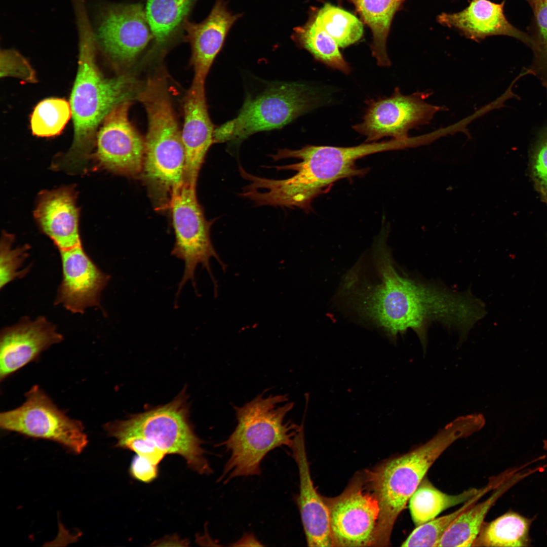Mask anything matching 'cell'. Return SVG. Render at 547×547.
I'll use <instances>...</instances> for the list:
<instances>
[{"mask_svg": "<svg viewBox=\"0 0 547 547\" xmlns=\"http://www.w3.org/2000/svg\"><path fill=\"white\" fill-rule=\"evenodd\" d=\"M405 147L404 141L392 139L380 142H366L351 147L306 145L299 149H284L271 157L300 160L293 164L278 166V170H292L296 173L284 179L262 178L248 172L249 182L243 196L258 206L297 207L308 210L312 201L339 180L361 176L367 170L356 165L358 159L382 151Z\"/></svg>", "mask_w": 547, "mask_h": 547, "instance_id": "cell-1", "label": "cell"}, {"mask_svg": "<svg viewBox=\"0 0 547 547\" xmlns=\"http://www.w3.org/2000/svg\"><path fill=\"white\" fill-rule=\"evenodd\" d=\"M286 395H259L235 407L237 425L221 443L230 454L219 481L258 475L266 455L282 446L290 447L299 427L285 420L294 404Z\"/></svg>", "mask_w": 547, "mask_h": 547, "instance_id": "cell-2", "label": "cell"}, {"mask_svg": "<svg viewBox=\"0 0 547 547\" xmlns=\"http://www.w3.org/2000/svg\"><path fill=\"white\" fill-rule=\"evenodd\" d=\"M91 35L81 42L76 76L70 100L74 124V140L61 163L68 170H84L88 164L92 139L97 127L121 103L137 95L135 81L129 76L104 77L94 56Z\"/></svg>", "mask_w": 547, "mask_h": 547, "instance_id": "cell-3", "label": "cell"}, {"mask_svg": "<svg viewBox=\"0 0 547 547\" xmlns=\"http://www.w3.org/2000/svg\"><path fill=\"white\" fill-rule=\"evenodd\" d=\"M464 436L462 427L452 421L426 443L390 459L368 475L380 507L377 527L379 542H390L396 520L430 467L451 444Z\"/></svg>", "mask_w": 547, "mask_h": 547, "instance_id": "cell-4", "label": "cell"}, {"mask_svg": "<svg viewBox=\"0 0 547 547\" xmlns=\"http://www.w3.org/2000/svg\"><path fill=\"white\" fill-rule=\"evenodd\" d=\"M137 98L148 119L142 168L144 176L150 182L172 191L183 182L185 155L166 83H148Z\"/></svg>", "mask_w": 547, "mask_h": 547, "instance_id": "cell-5", "label": "cell"}, {"mask_svg": "<svg viewBox=\"0 0 547 547\" xmlns=\"http://www.w3.org/2000/svg\"><path fill=\"white\" fill-rule=\"evenodd\" d=\"M184 394L172 402L127 420L108 422V434L115 438L139 435L153 442L166 454H178L190 468L199 474L208 475L212 469L205 458L202 441L196 436L188 421V408Z\"/></svg>", "mask_w": 547, "mask_h": 547, "instance_id": "cell-6", "label": "cell"}, {"mask_svg": "<svg viewBox=\"0 0 547 547\" xmlns=\"http://www.w3.org/2000/svg\"><path fill=\"white\" fill-rule=\"evenodd\" d=\"M319 97L303 84L274 85L247 98L235 118L215 129L214 142H238L258 132L280 128L318 105Z\"/></svg>", "mask_w": 547, "mask_h": 547, "instance_id": "cell-7", "label": "cell"}, {"mask_svg": "<svg viewBox=\"0 0 547 547\" xmlns=\"http://www.w3.org/2000/svg\"><path fill=\"white\" fill-rule=\"evenodd\" d=\"M196 186L183 181L171 192L170 207L175 235L171 254L184 262L182 277L177 295L190 282L196 289V271L199 265L205 268L216 289L210 260L214 258L225 267L214 249L210 238V224L205 218L196 196Z\"/></svg>", "mask_w": 547, "mask_h": 547, "instance_id": "cell-8", "label": "cell"}, {"mask_svg": "<svg viewBox=\"0 0 547 547\" xmlns=\"http://www.w3.org/2000/svg\"><path fill=\"white\" fill-rule=\"evenodd\" d=\"M90 5L91 32L94 41L115 61L132 62L152 39L140 4L92 1Z\"/></svg>", "mask_w": 547, "mask_h": 547, "instance_id": "cell-9", "label": "cell"}, {"mask_svg": "<svg viewBox=\"0 0 547 547\" xmlns=\"http://www.w3.org/2000/svg\"><path fill=\"white\" fill-rule=\"evenodd\" d=\"M25 397L21 406L1 413L2 429L53 441L75 454L83 452L88 440L81 422L67 416L37 385Z\"/></svg>", "mask_w": 547, "mask_h": 547, "instance_id": "cell-10", "label": "cell"}, {"mask_svg": "<svg viewBox=\"0 0 547 547\" xmlns=\"http://www.w3.org/2000/svg\"><path fill=\"white\" fill-rule=\"evenodd\" d=\"M430 95L429 92H416L405 95L397 87L389 97L367 101L362 122L353 128L366 136V142L388 136L408 140L410 130L429 124L436 113L443 109L426 101Z\"/></svg>", "mask_w": 547, "mask_h": 547, "instance_id": "cell-11", "label": "cell"}, {"mask_svg": "<svg viewBox=\"0 0 547 547\" xmlns=\"http://www.w3.org/2000/svg\"><path fill=\"white\" fill-rule=\"evenodd\" d=\"M327 505L332 546H375L380 507L373 492L355 483Z\"/></svg>", "mask_w": 547, "mask_h": 547, "instance_id": "cell-12", "label": "cell"}, {"mask_svg": "<svg viewBox=\"0 0 547 547\" xmlns=\"http://www.w3.org/2000/svg\"><path fill=\"white\" fill-rule=\"evenodd\" d=\"M131 101L114 108L104 119L94 158L98 166L118 174L134 175L143 168L145 142L129 121Z\"/></svg>", "mask_w": 547, "mask_h": 547, "instance_id": "cell-13", "label": "cell"}, {"mask_svg": "<svg viewBox=\"0 0 547 547\" xmlns=\"http://www.w3.org/2000/svg\"><path fill=\"white\" fill-rule=\"evenodd\" d=\"M62 280L55 304L72 313H84L100 305L101 293L110 280L84 251L82 244L60 250Z\"/></svg>", "mask_w": 547, "mask_h": 547, "instance_id": "cell-14", "label": "cell"}, {"mask_svg": "<svg viewBox=\"0 0 547 547\" xmlns=\"http://www.w3.org/2000/svg\"><path fill=\"white\" fill-rule=\"evenodd\" d=\"M63 339L45 317H24L2 330L0 335V379L3 381L53 344Z\"/></svg>", "mask_w": 547, "mask_h": 547, "instance_id": "cell-15", "label": "cell"}, {"mask_svg": "<svg viewBox=\"0 0 547 547\" xmlns=\"http://www.w3.org/2000/svg\"><path fill=\"white\" fill-rule=\"evenodd\" d=\"M204 83L193 79L184 100L181 131L185 155L183 181L194 186L205 155L214 142L215 129L208 112Z\"/></svg>", "mask_w": 547, "mask_h": 547, "instance_id": "cell-16", "label": "cell"}, {"mask_svg": "<svg viewBox=\"0 0 547 547\" xmlns=\"http://www.w3.org/2000/svg\"><path fill=\"white\" fill-rule=\"evenodd\" d=\"M299 476L297 497L308 546H332L329 514L324 500L318 493L311 478L306 452L303 425L299 426L290 447Z\"/></svg>", "mask_w": 547, "mask_h": 547, "instance_id": "cell-17", "label": "cell"}, {"mask_svg": "<svg viewBox=\"0 0 547 547\" xmlns=\"http://www.w3.org/2000/svg\"><path fill=\"white\" fill-rule=\"evenodd\" d=\"M231 12L225 0H216L207 17L199 23L187 20L183 30L191 49L194 80L205 82L233 25L241 17Z\"/></svg>", "mask_w": 547, "mask_h": 547, "instance_id": "cell-18", "label": "cell"}, {"mask_svg": "<svg viewBox=\"0 0 547 547\" xmlns=\"http://www.w3.org/2000/svg\"><path fill=\"white\" fill-rule=\"evenodd\" d=\"M72 186L45 191L40 194L34 216L41 229L60 250L81 244L79 210Z\"/></svg>", "mask_w": 547, "mask_h": 547, "instance_id": "cell-19", "label": "cell"}, {"mask_svg": "<svg viewBox=\"0 0 547 547\" xmlns=\"http://www.w3.org/2000/svg\"><path fill=\"white\" fill-rule=\"evenodd\" d=\"M504 2L495 3L489 0H472L468 6L461 12L442 13L438 17L442 25L455 28L465 36L478 41L494 35L513 37L531 48L532 37L513 26L503 13Z\"/></svg>", "mask_w": 547, "mask_h": 547, "instance_id": "cell-20", "label": "cell"}, {"mask_svg": "<svg viewBox=\"0 0 547 547\" xmlns=\"http://www.w3.org/2000/svg\"><path fill=\"white\" fill-rule=\"evenodd\" d=\"M535 471L534 469L515 474L493 490L486 500L476 503L463 513L445 532L438 546H472L487 514L498 499L516 483Z\"/></svg>", "mask_w": 547, "mask_h": 547, "instance_id": "cell-21", "label": "cell"}, {"mask_svg": "<svg viewBox=\"0 0 547 547\" xmlns=\"http://www.w3.org/2000/svg\"><path fill=\"white\" fill-rule=\"evenodd\" d=\"M533 520L509 511L489 522L484 521L472 546H529Z\"/></svg>", "mask_w": 547, "mask_h": 547, "instance_id": "cell-22", "label": "cell"}, {"mask_svg": "<svg viewBox=\"0 0 547 547\" xmlns=\"http://www.w3.org/2000/svg\"><path fill=\"white\" fill-rule=\"evenodd\" d=\"M197 0H147L145 14L155 45L162 47L183 29Z\"/></svg>", "mask_w": 547, "mask_h": 547, "instance_id": "cell-23", "label": "cell"}, {"mask_svg": "<svg viewBox=\"0 0 547 547\" xmlns=\"http://www.w3.org/2000/svg\"><path fill=\"white\" fill-rule=\"evenodd\" d=\"M405 0H352L373 34L371 49L380 66H389L386 40L395 14Z\"/></svg>", "mask_w": 547, "mask_h": 547, "instance_id": "cell-24", "label": "cell"}, {"mask_svg": "<svg viewBox=\"0 0 547 547\" xmlns=\"http://www.w3.org/2000/svg\"><path fill=\"white\" fill-rule=\"evenodd\" d=\"M479 490L471 488L458 494H448L437 488L425 476L409 500L414 524L417 526L435 519L445 510L464 503Z\"/></svg>", "mask_w": 547, "mask_h": 547, "instance_id": "cell-25", "label": "cell"}, {"mask_svg": "<svg viewBox=\"0 0 547 547\" xmlns=\"http://www.w3.org/2000/svg\"><path fill=\"white\" fill-rule=\"evenodd\" d=\"M292 38L301 48L307 51L316 60L348 74L351 67L344 58L335 41L310 16L303 25L293 29Z\"/></svg>", "mask_w": 547, "mask_h": 547, "instance_id": "cell-26", "label": "cell"}, {"mask_svg": "<svg viewBox=\"0 0 547 547\" xmlns=\"http://www.w3.org/2000/svg\"><path fill=\"white\" fill-rule=\"evenodd\" d=\"M508 478V474L505 471L490 478L486 486L479 489L476 495L463 503L457 510L416 526L401 546H438L439 542L445 532L460 515L477 503L486 494L498 487Z\"/></svg>", "mask_w": 547, "mask_h": 547, "instance_id": "cell-27", "label": "cell"}, {"mask_svg": "<svg viewBox=\"0 0 547 547\" xmlns=\"http://www.w3.org/2000/svg\"><path fill=\"white\" fill-rule=\"evenodd\" d=\"M311 16L339 47L343 48L353 45L363 36V24L358 18L330 4H326Z\"/></svg>", "mask_w": 547, "mask_h": 547, "instance_id": "cell-28", "label": "cell"}, {"mask_svg": "<svg viewBox=\"0 0 547 547\" xmlns=\"http://www.w3.org/2000/svg\"><path fill=\"white\" fill-rule=\"evenodd\" d=\"M72 114L70 103L62 98L46 99L34 108L30 118L33 135L48 137L60 134Z\"/></svg>", "mask_w": 547, "mask_h": 547, "instance_id": "cell-29", "label": "cell"}, {"mask_svg": "<svg viewBox=\"0 0 547 547\" xmlns=\"http://www.w3.org/2000/svg\"><path fill=\"white\" fill-rule=\"evenodd\" d=\"M529 2L533 10L536 34L535 38H532L533 60L527 69L529 74L540 80L547 95V0Z\"/></svg>", "mask_w": 547, "mask_h": 547, "instance_id": "cell-30", "label": "cell"}, {"mask_svg": "<svg viewBox=\"0 0 547 547\" xmlns=\"http://www.w3.org/2000/svg\"><path fill=\"white\" fill-rule=\"evenodd\" d=\"M13 235L3 232L0 247V288L2 289L10 282L24 277L29 267L20 270L28 256L30 247L25 245L13 248Z\"/></svg>", "mask_w": 547, "mask_h": 547, "instance_id": "cell-31", "label": "cell"}, {"mask_svg": "<svg viewBox=\"0 0 547 547\" xmlns=\"http://www.w3.org/2000/svg\"><path fill=\"white\" fill-rule=\"evenodd\" d=\"M531 174L535 187L547 204V126L541 131L532 151Z\"/></svg>", "mask_w": 547, "mask_h": 547, "instance_id": "cell-32", "label": "cell"}, {"mask_svg": "<svg viewBox=\"0 0 547 547\" xmlns=\"http://www.w3.org/2000/svg\"><path fill=\"white\" fill-rule=\"evenodd\" d=\"M116 439V447L130 450L157 465L167 454L153 442L141 435H127Z\"/></svg>", "mask_w": 547, "mask_h": 547, "instance_id": "cell-33", "label": "cell"}, {"mask_svg": "<svg viewBox=\"0 0 547 547\" xmlns=\"http://www.w3.org/2000/svg\"><path fill=\"white\" fill-rule=\"evenodd\" d=\"M1 76L15 77L27 82L35 81V73L28 62L14 50L1 52Z\"/></svg>", "mask_w": 547, "mask_h": 547, "instance_id": "cell-34", "label": "cell"}, {"mask_svg": "<svg viewBox=\"0 0 547 547\" xmlns=\"http://www.w3.org/2000/svg\"><path fill=\"white\" fill-rule=\"evenodd\" d=\"M158 465L138 455L134 456L130 467L131 476L145 483L153 481L158 475Z\"/></svg>", "mask_w": 547, "mask_h": 547, "instance_id": "cell-35", "label": "cell"}, {"mask_svg": "<svg viewBox=\"0 0 547 547\" xmlns=\"http://www.w3.org/2000/svg\"><path fill=\"white\" fill-rule=\"evenodd\" d=\"M543 449L547 451V440L543 441Z\"/></svg>", "mask_w": 547, "mask_h": 547, "instance_id": "cell-36", "label": "cell"}, {"mask_svg": "<svg viewBox=\"0 0 547 547\" xmlns=\"http://www.w3.org/2000/svg\"><path fill=\"white\" fill-rule=\"evenodd\" d=\"M528 1H530V0H528Z\"/></svg>", "mask_w": 547, "mask_h": 547, "instance_id": "cell-37", "label": "cell"}]
</instances>
